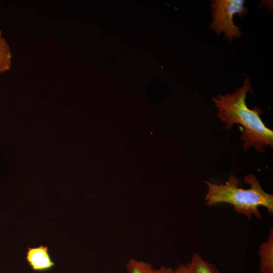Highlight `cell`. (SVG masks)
<instances>
[{
    "mask_svg": "<svg viewBox=\"0 0 273 273\" xmlns=\"http://www.w3.org/2000/svg\"><path fill=\"white\" fill-rule=\"evenodd\" d=\"M250 82L247 77L243 85L233 93L218 95L212 98V101L218 110L217 116L226 129H231L234 124L242 125L241 138L244 141V148L253 147L263 153L267 146L272 148L273 131L262 121L260 117L262 110L258 107L250 109L246 105L247 94L252 91Z\"/></svg>",
    "mask_w": 273,
    "mask_h": 273,
    "instance_id": "cell-1",
    "label": "cell"
},
{
    "mask_svg": "<svg viewBox=\"0 0 273 273\" xmlns=\"http://www.w3.org/2000/svg\"><path fill=\"white\" fill-rule=\"evenodd\" d=\"M244 181L250 185L244 189L239 188L238 179L231 175L225 184L212 183L205 181L208 192L205 197V205L211 207L218 203L232 205L235 211L250 219L253 216L261 218L259 207L263 206L267 212L273 214V196L262 188L259 181L253 174L245 175Z\"/></svg>",
    "mask_w": 273,
    "mask_h": 273,
    "instance_id": "cell-2",
    "label": "cell"
},
{
    "mask_svg": "<svg viewBox=\"0 0 273 273\" xmlns=\"http://www.w3.org/2000/svg\"><path fill=\"white\" fill-rule=\"evenodd\" d=\"M212 22L210 27L219 35L222 32L226 39L232 41L233 38H241L240 28L233 21L236 14L243 16L246 14L247 9L242 0H215L211 6Z\"/></svg>",
    "mask_w": 273,
    "mask_h": 273,
    "instance_id": "cell-3",
    "label": "cell"
},
{
    "mask_svg": "<svg viewBox=\"0 0 273 273\" xmlns=\"http://www.w3.org/2000/svg\"><path fill=\"white\" fill-rule=\"evenodd\" d=\"M26 259L32 269L36 271H46L55 265L46 246L28 247Z\"/></svg>",
    "mask_w": 273,
    "mask_h": 273,
    "instance_id": "cell-4",
    "label": "cell"
},
{
    "mask_svg": "<svg viewBox=\"0 0 273 273\" xmlns=\"http://www.w3.org/2000/svg\"><path fill=\"white\" fill-rule=\"evenodd\" d=\"M260 273H273V229L270 227L266 241L258 248Z\"/></svg>",
    "mask_w": 273,
    "mask_h": 273,
    "instance_id": "cell-5",
    "label": "cell"
},
{
    "mask_svg": "<svg viewBox=\"0 0 273 273\" xmlns=\"http://www.w3.org/2000/svg\"><path fill=\"white\" fill-rule=\"evenodd\" d=\"M186 266L190 273H220L214 264L204 259L199 254H194Z\"/></svg>",
    "mask_w": 273,
    "mask_h": 273,
    "instance_id": "cell-6",
    "label": "cell"
},
{
    "mask_svg": "<svg viewBox=\"0 0 273 273\" xmlns=\"http://www.w3.org/2000/svg\"><path fill=\"white\" fill-rule=\"evenodd\" d=\"M12 54L10 47L0 29V73L8 71L11 67Z\"/></svg>",
    "mask_w": 273,
    "mask_h": 273,
    "instance_id": "cell-7",
    "label": "cell"
},
{
    "mask_svg": "<svg viewBox=\"0 0 273 273\" xmlns=\"http://www.w3.org/2000/svg\"><path fill=\"white\" fill-rule=\"evenodd\" d=\"M126 269L128 273H153L154 268L149 262L131 258L127 263Z\"/></svg>",
    "mask_w": 273,
    "mask_h": 273,
    "instance_id": "cell-8",
    "label": "cell"
},
{
    "mask_svg": "<svg viewBox=\"0 0 273 273\" xmlns=\"http://www.w3.org/2000/svg\"><path fill=\"white\" fill-rule=\"evenodd\" d=\"M171 273H190L185 264H180L175 268L172 269Z\"/></svg>",
    "mask_w": 273,
    "mask_h": 273,
    "instance_id": "cell-9",
    "label": "cell"
},
{
    "mask_svg": "<svg viewBox=\"0 0 273 273\" xmlns=\"http://www.w3.org/2000/svg\"><path fill=\"white\" fill-rule=\"evenodd\" d=\"M172 268L166 266H162L157 269H154L153 273H171Z\"/></svg>",
    "mask_w": 273,
    "mask_h": 273,
    "instance_id": "cell-10",
    "label": "cell"
}]
</instances>
